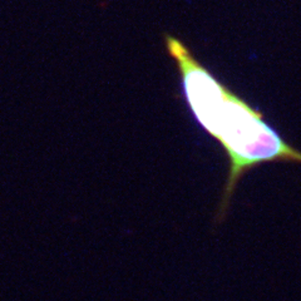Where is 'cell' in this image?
<instances>
[{"label":"cell","mask_w":301,"mask_h":301,"mask_svg":"<svg viewBox=\"0 0 301 301\" xmlns=\"http://www.w3.org/2000/svg\"><path fill=\"white\" fill-rule=\"evenodd\" d=\"M165 47L180 73L182 94L193 119L220 143L229 160V173L216 215L220 222L247 172L264 163L301 165V150L268 124L261 111L226 87L182 40L165 34Z\"/></svg>","instance_id":"6da1fadb"}]
</instances>
